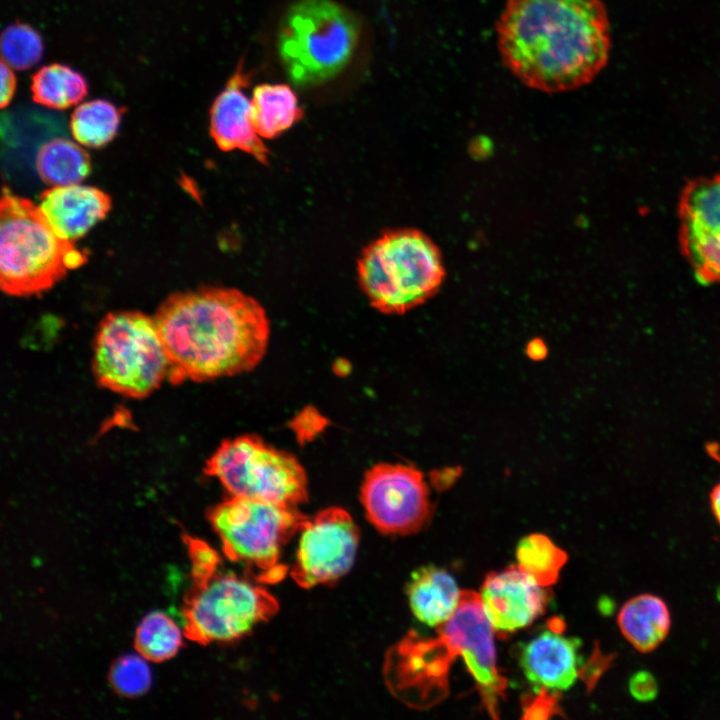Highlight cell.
Here are the masks:
<instances>
[{
  "instance_id": "obj_13",
  "label": "cell",
  "mask_w": 720,
  "mask_h": 720,
  "mask_svg": "<svg viewBox=\"0 0 720 720\" xmlns=\"http://www.w3.org/2000/svg\"><path fill=\"white\" fill-rule=\"evenodd\" d=\"M683 256L703 284H720V174L690 181L679 200Z\"/></svg>"
},
{
  "instance_id": "obj_4",
  "label": "cell",
  "mask_w": 720,
  "mask_h": 720,
  "mask_svg": "<svg viewBox=\"0 0 720 720\" xmlns=\"http://www.w3.org/2000/svg\"><path fill=\"white\" fill-rule=\"evenodd\" d=\"M357 272L370 305L386 314H402L424 303L445 277L437 245L410 228L387 231L371 242L358 260Z\"/></svg>"
},
{
  "instance_id": "obj_33",
  "label": "cell",
  "mask_w": 720,
  "mask_h": 720,
  "mask_svg": "<svg viewBox=\"0 0 720 720\" xmlns=\"http://www.w3.org/2000/svg\"><path fill=\"white\" fill-rule=\"evenodd\" d=\"M12 69L13 68H11L6 62L3 60L1 61L0 104L2 108L6 107L10 103L16 90L17 80Z\"/></svg>"
},
{
  "instance_id": "obj_5",
  "label": "cell",
  "mask_w": 720,
  "mask_h": 720,
  "mask_svg": "<svg viewBox=\"0 0 720 720\" xmlns=\"http://www.w3.org/2000/svg\"><path fill=\"white\" fill-rule=\"evenodd\" d=\"M356 18L332 0H298L287 11L279 34V54L290 80L317 85L336 76L357 46Z\"/></svg>"
},
{
  "instance_id": "obj_11",
  "label": "cell",
  "mask_w": 720,
  "mask_h": 720,
  "mask_svg": "<svg viewBox=\"0 0 720 720\" xmlns=\"http://www.w3.org/2000/svg\"><path fill=\"white\" fill-rule=\"evenodd\" d=\"M296 559L290 569L294 582L309 589L334 582L352 567L359 531L351 515L340 507H329L303 521L299 530Z\"/></svg>"
},
{
  "instance_id": "obj_16",
  "label": "cell",
  "mask_w": 720,
  "mask_h": 720,
  "mask_svg": "<svg viewBox=\"0 0 720 720\" xmlns=\"http://www.w3.org/2000/svg\"><path fill=\"white\" fill-rule=\"evenodd\" d=\"M395 675L403 690L416 692L426 705L447 693V673L455 654L439 636L437 639L407 638L397 649Z\"/></svg>"
},
{
  "instance_id": "obj_29",
  "label": "cell",
  "mask_w": 720,
  "mask_h": 720,
  "mask_svg": "<svg viewBox=\"0 0 720 720\" xmlns=\"http://www.w3.org/2000/svg\"><path fill=\"white\" fill-rule=\"evenodd\" d=\"M185 541L192 562V580L209 576L217 571L220 558L207 543L187 535Z\"/></svg>"
},
{
  "instance_id": "obj_20",
  "label": "cell",
  "mask_w": 720,
  "mask_h": 720,
  "mask_svg": "<svg viewBox=\"0 0 720 720\" xmlns=\"http://www.w3.org/2000/svg\"><path fill=\"white\" fill-rule=\"evenodd\" d=\"M618 627L630 645L641 653L657 649L671 628V614L666 602L653 594H639L621 607Z\"/></svg>"
},
{
  "instance_id": "obj_10",
  "label": "cell",
  "mask_w": 720,
  "mask_h": 720,
  "mask_svg": "<svg viewBox=\"0 0 720 720\" xmlns=\"http://www.w3.org/2000/svg\"><path fill=\"white\" fill-rule=\"evenodd\" d=\"M360 500L370 523L383 534L419 531L431 508L422 472L412 465L379 463L364 475Z\"/></svg>"
},
{
  "instance_id": "obj_15",
  "label": "cell",
  "mask_w": 720,
  "mask_h": 720,
  "mask_svg": "<svg viewBox=\"0 0 720 720\" xmlns=\"http://www.w3.org/2000/svg\"><path fill=\"white\" fill-rule=\"evenodd\" d=\"M247 79L240 65L215 98L210 108V135L220 150L238 149L266 164L268 149L253 126L251 101L243 92Z\"/></svg>"
},
{
  "instance_id": "obj_3",
  "label": "cell",
  "mask_w": 720,
  "mask_h": 720,
  "mask_svg": "<svg viewBox=\"0 0 720 720\" xmlns=\"http://www.w3.org/2000/svg\"><path fill=\"white\" fill-rule=\"evenodd\" d=\"M86 261L87 252L58 236L39 206L3 187L0 287L4 293L17 297L38 295Z\"/></svg>"
},
{
  "instance_id": "obj_28",
  "label": "cell",
  "mask_w": 720,
  "mask_h": 720,
  "mask_svg": "<svg viewBox=\"0 0 720 720\" xmlns=\"http://www.w3.org/2000/svg\"><path fill=\"white\" fill-rule=\"evenodd\" d=\"M145 660L140 654H130L118 658L112 664L109 682L117 694L134 698L149 690L152 676Z\"/></svg>"
},
{
  "instance_id": "obj_31",
  "label": "cell",
  "mask_w": 720,
  "mask_h": 720,
  "mask_svg": "<svg viewBox=\"0 0 720 720\" xmlns=\"http://www.w3.org/2000/svg\"><path fill=\"white\" fill-rule=\"evenodd\" d=\"M629 691L632 697L640 702H649L658 694L655 677L648 671H638L629 680Z\"/></svg>"
},
{
  "instance_id": "obj_32",
  "label": "cell",
  "mask_w": 720,
  "mask_h": 720,
  "mask_svg": "<svg viewBox=\"0 0 720 720\" xmlns=\"http://www.w3.org/2000/svg\"><path fill=\"white\" fill-rule=\"evenodd\" d=\"M613 658V655L604 654L599 648H595L590 659L579 672L588 689L594 688L599 678L612 664Z\"/></svg>"
},
{
  "instance_id": "obj_18",
  "label": "cell",
  "mask_w": 720,
  "mask_h": 720,
  "mask_svg": "<svg viewBox=\"0 0 720 720\" xmlns=\"http://www.w3.org/2000/svg\"><path fill=\"white\" fill-rule=\"evenodd\" d=\"M580 641L560 631H543L526 643L520 653V665L527 679L537 688L566 690L580 672Z\"/></svg>"
},
{
  "instance_id": "obj_22",
  "label": "cell",
  "mask_w": 720,
  "mask_h": 720,
  "mask_svg": "<svg viewBox=\"0 0 720 720\" xmlns=\"http://www.w3.org/2000/svg\"><path fill=\"white\" fill-rule=\"evenodd\" d=\"M91 168L89 153L61 137L44 143L36 156L37 172L41 180L51 186L78 184L90 174Z\"/></svg>"
},
{
  "instance_id": "obj_8",
  "label": "cell",
  "mask_w": 720,
  "mask_h": 720,
  "mask_svg": "<svg viewBox=\"0 0 720 720\" xmlns=\"http://www.w3.org/2000/svg\"><path fill=\"white\" fill-rule=\"evenodd\" d=\"M204 473L231 496L293 506L308 498V479L298 459L247 434L224 440L205 463Z\"/></svg>"
},
{
  "instance_id": "obj_36",
  "label": "cell",
  "mask_w": 720,
  "mask_h": 720,
  "mask_svg": "<svg viewBox=\"0 0 720 720\" xmlns=\"http://www.w3.org/2000/svg\"><path fill=\"white\" fill-rule=\"evenodd\" d=\"M718 596H719V599H720V588H719V591H718Z\"/></svg>"
},
{
  "instance_id": "obj_2",
  "label": "cell",
  "mask_w": 720,
  "mask_h": 720,
  "mask_svg": "<svg viewBox=\"0 0 720 720\" xmlns=\"http://www.w3.org/2000/svg\"><path fill=\"white\" fill-rule=\"evenodd\" d=\"M155 321L173 385L204 382L254 369L270 325L263 306L234 288L202 287L168 296Z\"/></svg>"
},
{
  "instance_id": "obj_21",
  "label": "cell",
  "mask_w": 720,
  "mask_h": 720,
  "mask_svg": "<svg viewBox=\"0 0 720 720\" xmlns=\"http://www.w3.org/2000/svg\"><path fill=\"white\" fill-rule=\"evenodd\" d=\"M302 116L298 100L284 84H262L253 91L251 118L258 135L272 139L290 128Z\"/></svg>"
},
{
  "instance_id": "obj_23",
  "label": "cell",
  "mask_w": 720,
  "mask_h": 720,
  "mask_svg": "<svg viewBox=\"0 0 720 720\" xmlns=\"http://www.w3.org/2000/svg\"><path fill=\"white\" fill-rule=\"evenodd\" d=\"M31 92L36 103L64 110L85 98L88 83L81 73L71 67L53 63L43 66L32 76Z\"/></svg>"
},
{
  "instance_id": "obj_12",
  "label": "cell",
  "mask_w": 720,
  "mask_h": 720,
  "mask_svg": "<svg viewBox=\"0 0 720 720\" xmlns=\"http://www.w3.org/2000/svg\"><path fill=\"white\" fill-rule=\"evenodd\" d=\"M493 630L480 595L466 590L461 591L453 615L438 626V635L455 656H462L476 682L482 704L493 718H497L499 701L505 696L507 680L497 668Z\"/></svg>"
},
{
  "instance_id": "obj_1",
  "label": "cell",
  "mask_w": 720,
  "mask_h": 720,
  "mask_svg": "<svg viewBox=\"0 0 720 720\" xmlns=\"http://www.w3.org/2000/svg\"><path fill=\"white\" fill-rule=\"evenodd\" d=\"M497 37L505 66L527 86L550 93L591 82L611 49L601 0H508Z\"/></svg>"
},
{
  "instance_id": "obj_14",
  "label": "cell",
  "mask_w": 720,
  "mask_h": 720,
  "mask_svg": "<svg viewBox=\"0 0 720 720\" xmlns=\"http://www.w3.org/2000/svg\"><path fill=\"white\" fill-rule=\"evenodd\" d=\"M480 598L493 628L505 633L531 624L547 603L542 586L515 566L488 574Z\"/></svg>"
},
{
  "instance_id": "obj_6",
  "label": "cell",
  "mask_w": 720,
  "mask_h": 720,
  "mask_svg": "<svg viewBox=\"0 0 720 720\" xmlns=\"http://www.w3.org/2000/svg\"><path fill=\"white\" fill-rule=\"evenodd\" d=\"M92 363L103 388L129 398L147 397L169 370L155 318L138 311L108 313L97 329Z\"/></svg>"
},
{
  "instance_id": "obj_34",
  "label": "cell",
  "mask_w": 720,
  "mask_h": 720,
  "mask_svg": "<svg viewBox=\"0 0 720 720\" xmlns=\"http://www.w3.org/2000/svg\"><path fill=\"white\" fill-rule=\"evenodd\" d=\"M547 349L543 341L534 339L527 346V354L534 360H540L546 356Z\"/></svg>"
},
{
  "instance_id": "obj_35",
  "label": "cell",
  "mask_w": 720,
  "mask_h": 720,
  "mask_svg": "<svg viewBox=\"0 0 720 720\" xmlns=\"http://www.w3.org/2000/svg\"><path fill=\"white\" fill-rule=\"evenodd\" d=\"M710 506L715 519L720 525V483L711 490Z\"/></svg>"
},
{
  "instance_id": "obj_9",
  "label": "cell",
  "mask_w": 720,
  "mask_h": 720,
  "mask_svg": "<svg viewBox=\"0 0 720 720\" xmlns=\"http://www.w3.org/2000/svg\"><path fill=\"white\" fill-rule=\"evenodd\" d=\"M183 607L184 634L201 645L242 637L279 610L263 586L234 574H213L192 580Z\"/></svg>"
},
{
  "instance_id": "obj_7",
  "label": "cell",
  "mask_w": 720,
  "mask_h": 720,
  "mask_svg": "<svg viewBox=\"0 0 720 720\" xmlns=\"http://www.w3.org/2000/svg\"><path fill=\"white\" fill-rule=\"evenodd\" d=\"M307 517L296 507L230 496L208 512L224 554L257 570L262 584H275L287 574L280 562L283 547L299 533Z\"/></svg>"
},
{
  "instance_id": "obj_17",
  "label": "cell",
  "mask_w": 720,
  "mask_h": 720,
  "mask_svg": "<svg viewBox=\"0 0 720 720\" xmlns=\"http://www.w3.org/2000/svg\"><path fill=\"white\" fill-rule=\"evenodd\" d=\"M39 208L63 239L84 236L111 209L110 196L99 188L79 184L52 186L39 197Z\"/></svg>"
},
{
  "instance_id": "obj_25",
  "label": "cell",
  "mask_w": 720,
  "mask_h": 720,
  "mask_svg": "<svg viewBox=\"0 0 720 720\" xmlns=\"http://www.w3.org/2000/svg\"><path fill=\"white\" fill-rule=\"evenodd\" d=\"M516 558L518 568L544 587L557 581L567 554L547 536L531 534L519 541Z\"/></svg>"
},
{
  "instance_id": "obj_30",
  "label": "cell",
  "mask_w": 720,
  "mask_h": 720,
  "mask_svg": "<svg viewBox=\"0 0 720 720\" xmlns=\"http://www.w3.org/2000/svg\"><path fill=\"white\" fill-rule=\"evenodd\" d=\"M523 709L524 719H546L560 711L557 696L546 688L538 690L534 697L527 699Z\"/></svg>"
},
{
  "instance_id": "obj_24",
  "label": "cell",
  "mask_w": 720,
  "mask_h": 720,
  "mask_svg": "<svg viewBox=\"0 0 720 720\" xmlns=\"http://www.w3.org/2000/svg\"><path fill=\"white\" fill-rule=\"evenodd\" d=\"M122 113L120 108L107 100L84 102L71 115V134L81 145L103 147L116 136Z\"/></svg>"
},
{
  "instance_id": "obj_27",
  "label": "cell",
  "mask_w": 720,
  "mask_h": 720,
  "mask_svg": "<svg viewBox=\"0 0 720 720\" xmlns=\"http://www.w3.org/2000/svg\"><path fill=\"white\" fill-rule=\"evenodd\" d=\"M44 51L40 34L30 25L16 22L7 26L1 36L2 60L11 68L26 70L36 65Z\"/></svg>"
},
{
  "instance_id": "obj_26",
  "label": "cell",
  "mask_w": 720,
  "mask_h": 720,
  "mask_svg": "<svg viewBox=\"0 0 720 720\" xmlns=\"http://www.w3.org/2000/svg\"><path fill=\"white\" fill-rule=\"evenodd\" d=\"M134 644L137 652L146 660L163 662L177 654L182 645V635L171 618L155 611L139 623Z\"/></svg>"
},
{
  "instance_id": "obj_19",
  "label": "cell",
  "mask_w": 720,
  "mask_h": 720,
  "mask_svg": "<svg viewBox=\"0 0 720 720\" xmlns=\"http://www.w3.org/2000/svg\"><path fill=\"white\" fill-rule=\"evenodd\" d=\"M407 595L410 608L419 621L428 626H440L455 612L461 591L447 571L428 565L413 572Z\"/></svg>"
}]
</instances>
